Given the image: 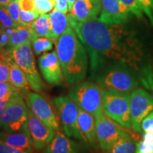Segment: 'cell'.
Wrapping results in <instances>:
<instances>
[{
    "label": "cell",
    "instance_id": "cell-1",
    "mask_svg": "<svg viewBox=\"0 0 153 153\" xmlns=\"http://www.w3.org/2000/svg\"><path fill=\"white\" fill-rule=\"evenodd\" d=\"M67 15L70 27L89 53L91 70H97L103 60H108L139 70L144 51L135 32L124 24H107L98 19L79 22L70 13Z\"/></svg>",
    "mask_w": 153,
    "mask_h": 153
},
{
    "label": "cell",
    "instance_id": "cell-2",
    "mask_svg": "<svg viewBox=\"0 0 153 153\" xmlns=\"http://www.w3.org/2000/svg\"><path fill=\"white\" fill-rule=\"evenodd\" d=\"M55 48L68 85L83 81L89 66L88 57L85 48L73 28L69 26L63 32L55 42Z\"/></svg>",
    "mask_w": 153,
    "mask_h": 153
},
{
    "label": "cell",
    "instance_id": "cell-3",
    "mask_svg": "<svg viewBox=\"0 0 153 153\" xmlns=\"http://www.w3.org/2000/svg\"><path fill=\"white\" fill-rule=\"evenodd\" d=\"M135 71L126 65L117 63L99 75L97 85L104 90L112 89L131 94L139 85Z\"/></svg>",
    "mask_w": 153,
    "mask_h": 153
},
{
    "label": "cell",
    "instance_id": "cell-4",
    "mask_svg": "<svg viewBox=\"0 0 153 153\" xmlns=\"http://www.w3.org/2000/svg\"><path fill=\"white\" fill-rule=\"evenodd\" d=\"M4 52L23 70L27 77L30 87L35 92H41L43 90L45 84L36 68L31 43H25L16 47L7 48Z\"/></svg>",
    "mask_w": 153,
    "mask_h": 153
},
{
    "label": "cell",
    "instance_id": "cell-5",
    "mask_svg": "<svg viewBox=\"0 0 153 153\" xmlns=\"http://www.w3.org/2000/svg\"><path fill=\"white\" fill-rule=\"evenodd\" d=\"M68 96L79 108L90 113L95 117L104 112L102 105V89L90 82H81L72 85Z\"/></svg>",
    "mask_w": 153,
    "mask_h": 153
},
{
    "label": "cell",
    "instance_id": "cell-6",
    "mask_svg": "<svg viewBox=\"0 0 153 153\" xmlns=\"http://www.w3.org/2000/svg\"><path fill=\"white\" fill-rule=\"evenodd\" d=\"M130 95L112 89H102L104 113L126 128H131Z\"/></svg>",
    "mask_w": 153,
    "mask_h": 153
},
{
    "label": "cell",
    "instance_id": "cell-7",
    "mask_svg": "<svg viewBox=\"0 0 153 153\" xmlns=\"http://www.w3.org/2000/svg\"><path fill=\"white\" fill-rule=\"evenodd\" d=\"M21 90L12 94L0 120V128L7 132H16L28 126V111Z\"/></svg>",
    "mask_w": 153,
    "mask_h": 153
},
{
    "label": "cell",
    "instance_id": "cell-8",
    "mask_svg": "<svg viewBox=\"0 0 153 153\" xmlns=\"http://www.w3.org/2000/svg\"><path fill=\"white\" fill-rule=\"evenodd\" d=\"M53 102L60 118L65 135L68 137H73L78 140L85 141L78 124L79 108L77 104L69 96L55 97Z\"/></svg>",
    "mask_w": 153,
    "mask_h": 153
},
{
    "label": "cell",
    "instance_id": "cell-9",
    "mask_svg": "<svg viewBox=\"0 0 153 153\" xmlns=\"http://www.w3.org/2000/svg\"><path fill=\"white\" fill-rule=\"evenodd\" d=\"M96 135L101 150L106 153L111 147L126 133L120 125L104 112L96 116Z\"/></svg>",
    "mask_w": 153,
    "mask_h": 153
},
{
    "label": "cell",
    "instance_id": "cell-10",
    "mask_svg": "<svg viewBox=\"0 0 153 153\" xmlns=\"http://www.w3.org/2000/svg\"><path fill=\"white\" fill-rule=\"evenodd\" d=\"M131 128L141 133V123L147 115L153 111V95L142 88H137L130 95Z\"/></svg>",
    "mask_w": 153,
    "mask_h": 153
},
{
    "label": "cell",
    "instance_id": "cell-11",
    "mask_svg": "<svg viewBox=\"0 0 153 153\" xmlns=\"http://www.w3.org/2000/svg\"><path fill=\"white\" fill-rule=\"evenodd\" d=\"M28 106L36 116L41 120L55 131L60 130L58 117L51 104L38 92H29L26 94Z\"/></svg>",
    "mask_w": 153,
    "mask_h": 153
},
{
    "label": "cell",
    "instance_id": "cell-12",
    "mask_svg": "<svg viewBox=\"0 0 153 153\" xmlns=\"http://www.w3.org/2000/svg\"><path fill=\"white\" fill-rule=\"evenodd\" d=\"M38 67L43 79L50 85H59L65 80L56 51L43 53L38 58Z\"/></svg>",
    "mask_w": 153,
    "mask_h": 153
},
{
    "label": "cell",
    "instance_id": "cell-13",
    "mask_svg": "<svg viewBox=\"0 0 153 153\" xmlns=\"http://www.w3.org/2000/svg\"><path fill=\"white\" fill-rule=\"evenodd\" d=\"M28 128L29 131L33 148L41 150L51 143L55 136V130L50 127L36 116L28 107Z\"/></svg>",
    "mask_w": 153,
    "mask_h": 153
},
{
    "label": "cell",
    "instance_id": "cell-14",
    "mask_svg": "<svg viewBox=\"0 0 153 153\" xmlns=\"http://www.w3.org/2000/svg\"><path fill=\"white\" fill-rule=\"evenodd\" d=\"M101 13L98 20L107 24H124L132 14L120 0H100Z\"/></svg>",
    "mask_w": 153,
    "mask_h": 153
},
{
    "label": "cell",
    "instance_id": "cell-15",
    "mask_svg": "<svg viewBox=\"0 0 153 153\" xmlns=\"http://www.w3.org/2000/svg\"><path fill=\"white\" fill-rule=\"evenodd\" d=\"M70 13L79 22L95 20L101 13L100 0H76Z\"/></svg>",
    "mask_w": 153,
    "mask_h": 153
},
{
    "label": "cell",
    "instance_id": "cell-16",
    "mask_svg": "<svg viewBox=\"0 0 153 153\" xmlns=\"http://www.w3.org/2000/svg\"><path fill=\"white\" fill-rule=\"evenodd\" d=\"M0 140L9 146L21 150L33 152V144L28 126L24 129L16 132L1 131Z\"/></svg>",
    "mask_w": 153,
    "mask_h": 153
},
{
    "label": "cell",
    "instance_id": "cell-17",
    "mask_svg": "<svg viewBox=\"0 0 153 153\" xmlns=\"http://www.w3.org/2000/svg\"><path fill=\"white\" fill-rule=\"evenodd\" d=\"M43 153H81V148L68 135L58 131L44 148Z\"/></svg>",
    "mask_w": 153,
    "mask_h": 153
},
{
    "label": "cell",
    "instance_id": "cell-18",
    "mask_svg": "<svg viewBox=\"0 0 153 153\" xmlns=\"http://www.w3.org/2000/svg\"><path fill=\"white\" fill-rule=\"evenodd\" d=\"M4 58L8 63L9 67V76H10V83L19 90H22L25 92H28L29 89V83L27 77L25 75L23 70L14 62L10 57H9L4 51H1Z\"/></svg>",
    "mask_w": 153,
    "mask_h": 153
},
{
    "label": "cell",
    "instance_id": "cell-19",
    "mask_svg": "<svg viewBox=\"0 0 153 153\" xmlns=\"http://www.w3.org/2000/svg\"><path fill=\"white\" fill-rule=\"evenodd\" d=\"M78 124L80 131L85 137V141L90 143H95L97 140L96 135V118L90 113L79 109Z\"/></svg>",
    "mask_w": 153,
    "mask_h": 153
},
{
    "label": "cell",
    "instance_id": "cell-20",
    "mask_svg": "<svg viewBox=\"0 0 153 153\" xmlns=\"http://www.w3.org/2000/svg\"><path fill=\"white\" fill-rule=\"evenodd\" d=\"M49 14L51 26V38L55 43L63 32L70 26L68 17V15L63 14L56 9H53Z\"/></svg>",
    "mask_w": 153,
    "mask_h": 153
},
{
    "label": "cell",
    "instance_id": "cell-21",
    "mask_svg": "<svg viewBox=\"0 0 153 153\" xmlns=\"http://www.w3.org/2000/svg\"><path fill=\"white\" fill-rule=\"evenodd\" d=\"M28 28L31 30L32 41L39 37L51 38V26L50 22V14H45L40 15Z\"/></svg>",
    "mask_w": 153,
    "mask_h": 153
},
{
    "label": "cell",
    "instance_id": "cell-22",
    "mask_svg": "<svg viewBox=\"0 0 153 153\" xmlns=\"http://www.w3.org/2000/svg\"><path fill=\"white\" fill-rule=\"evenodd\" d=\"M32 33L28 27L19 26L13 29L9 38L7 48L16 47L23 44L31 43Z\"/></svg>",
    "mask_w": 153,
    "mask_h": 153
},
{
    "label": "cell",
    "instance_id": "cell-23",
    "mask_svg": "<svg viewBox=\"0 0 153 153\" xmlns=\"http://www.w3.org/2000/svg\"><path fill=\"white\" fill-rule=\"evenodd\" d=\"M137 142L126 132L106 153H135Z\"/></svg>",
    "mask_w": 153,
    "mask_h": 153
},
{
    "label": "cell",
    "instance_id": "cell-24",
    "mask_svg": "<svg viewBox=\"0 0 153 153\" xmlns=\"http://www.w3.org/2000/svg\"><path fill=\"white\" fill-rule=\"evenodd\" d=\"M55 0H22L21 9L33 10L39 15L45 14L53 10Z\"/></svg>",
    "mask_w": 153,
    "mask_h": 153
},
{
    "label": "cell",
    "instance_id": "cell-25",
    "mask_svg": "<svg viewBox=\"0 0 153 153\" xmlns=\"http://www.w3.org/2000/svg\"><path fill=\"white\" fill-rule=\"evenodd\" d=\"M53 41L49 38H36L31 41L33 52L36 55H40L42 53L51 51L53 47Z\"/></svg>",
    "mask_w": 153,
    "mask_h": 153
},
{
    "label": "cell",
    "instance_id": "cell-26",
    "mask_svg": "<svg viewBox=\"0 0 153 153\" xmlns=\"http://www.w3.org/2000/svg\"><path fill=\"white\" fill-rule=\"evenodd\" d=\"M22 0H13L10 3L5 6V8L8 11L11 19L16 22L19 26H22L20 22V11L21 4Z\"/></svg>",
    "mask_w": 153,
    "mask_h": 153
},
{
    "label": "cell",
    "instance_id": "cell-27",
    "mask_svg": "<svg viewBox=\"0 0 153 153\" xmlns=\"http://www.w3.org/2000/svg\"><path fill=\"white\" fill-rule=\"evenodd\" d=\"M128 9L131 14L137 18H142L144 10L139 0H120Z\"/></svg>",
    "mask_w": 153,
    "mask_h": 153
},
{
    "label": "cell",
    "instance_id": "cell-28",
    "mask_svg": "<svg viewBox=\"0 0 153 153\" xmlns=\"http://www.w3.org/2000/svg\"><path fill=\"white\" fill-rule=\"evenodd\" d=\"M17 26H19V25L11 19L7 9L3 6H0V27L11 28Z\"/></svg>",
    "mask_w": 153,
    "mask_h": 153
},
{
    "label": "cell",
    "instance_id": "cell-29",
    "mask_svg": "<svg viewBox=\"0 0 153 153\" xmlns=\"http://www.w3.org/2000/svg\"><path fill=\"white\" fill-rule=\"evenodd\" d=\"M40 15L33 10H26V9H21L20 11V22L22 26L30 27L34 21Z\"/></svg>",
    "mask_w": 153,
    "mask_h": 153
},
{
    "label": "cell",
    "instance_id": "cell-30",
    "mask_svg": "<svg viewBox=\"0 0 153 153\" xmlns=\"http://www.w3.org/2000/svg\"><path fill=\"white\" fill-rule=\"evenodd\" d=\"M135 153H153V140L142 139L137 142Z\"/></svg>",
    "mask_w": 153,
    "mask_h": 153
},
{
    "label": "cell",
    "instance_id": "cell-31",
    "mask_svg": "<svg viewBox=\"0 0 153 153\" xmlns=\"http://www.w3.org/2000/svg\"><path fill=\"white\" fill-rule=\"evenodd\" d=\"M17 89H19L11 85L10 82H0V100L11 96Z\"/></svg>",
    "mask_w": 153,
    "mask_h": 153
},
{
    "label": "cell",
    "instance_id": "cell-32",
    "mask_svg": "<svg viewBox=\"0 0 153 153\" xmlns=\"http://www.w3.org/2000/svg\"><path fill=\"white\" fill-rule=\"evenodd\" d=\"M141 128L144 133L153 134V111L144 118L141 123Z\"/></svg>",
    "mask_w": 153,
    "mask_h": 153
},
{
    "label": "cell",
    "instance_id": "cell-33",
    "mask_svg": "<svg viewBox=\"0 0 153 153\" xmlns=\"http://www.w3.org/2000/svg\"><path fill=\"white\" fill-rule=\"evenodd\" d=\"M143 6L144 13L153 26V0H139Z\"/></svg>",
    "mask_w": 153,
    "mask_h": 153
},
{
    "label": "cell",
    "instance_id": "cell-34",
    "mask_svg": "<svg viewBox=\"0 0 153 153\" xmlns=\"http://www.w3.org/2000/svg\"><path fill=\"white\" fill-rule=\"evenodd\" d=\"M0 153H33V152L21 150V149L9 146L0 140Z\"/></svg>",
    "mask_w": 153,
    "mask_h": 153
},
{
    "label": "cell",
    "instance_id": "cell-35",
    "mask_svg": "<svg viewBox=\"0 0 153 153\" xmlns=\"http://www.w3.org/2000/svg\"><path fill=\"white\" fill-rule=\"evenodd\" d=\"M9 35L7 33L5 28L0 27V52L3 51V48L8 44Z\"/></svg>",
    "mask_w": 153,
    "mask_h": 153
},
{
    "label": "cell",
    "instance_id": "cell-36",
    "mask_svg": "<svg viewBox=\"0 0 153 153\" xmlns=\"http://www.w3.org/2000/svg\"><path fill=\"white\" fill-rule=\"evenodd\" d=\"M55 9L61 11L63 14H67L68 12V0H55Z\"/></svg>",
    "mask_w": 153,
    "mask_h": 153
},
{
    "label": "cell",
    "instance_id": "cell-37",
    "mask_svg": "<svg viewBox=\"0 0 153 153\" xmlns=\"http://www.w3.org/2000/svg\"><path fill=\"white\" fill-rule=\"evenodd\" d=\"M11 96H9V97H6L4 99H2L0 100V120H1V118L2 117L3 113L4 111L6 106H7V103L10 99Z\"/></svg>",
    "mask_w": 153,
    "mask_h": 153
},
{
    "label": "cell",
    "instance_id": "cell-38",
    "mask_svg": "<svg viewBox=\"0 0 153 153\" xmlns=\"http://www.w3.org/2000/svg\"><path fill=\"white\" fill-rule=\"evenodd\" d=\"M76 0H68V10L70 12H71L72 7L74 4V3L76 2Z\"/></svg>",
    "mask_w": 153,
    "mask_h": 153
},
{
    "label": "cell",
    "instance_id": "cell-39",
    "mask_svg": "<svg viewBox=\"0 0 153 153\" xmlns=\"http://www.w3.org/2000/svg\"><path fill=\"white\" fill-rule=\"evenodd\" d=\"M13 0H0V6H3L5 7L6 5H7L9 4L11 1H12Z\"/></svg>",
    "mask_w": 153,
    "mask_h": 153
},
{
    "label": "cell",
    "instance_id": "cell-40",
    "mask_svg": "<svg viewBox=\"0 0 153 153\" xmlns=\"http://www.w3.org/2000/svg\"><path fill=\"white\" fill-rule=\"evenodd\" d=\"M152 75H153V72H152ZM150 80H152V85H153V76H152V78H150Z\"/></svg>",
    "mask_w": 153,
    "mask_h": 153
}]
</instances>
